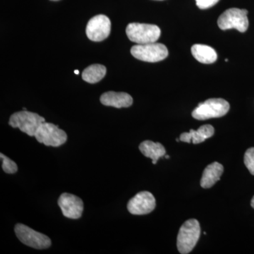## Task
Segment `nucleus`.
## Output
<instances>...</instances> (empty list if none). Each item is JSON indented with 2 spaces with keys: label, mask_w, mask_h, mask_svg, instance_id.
<instances>
[{
  "label": "nucleus",
  "mask_w": 254,
  "mask_h": 254,
  "mask_svg": "<svg viewBox=\"0 0 254 254\" xmlns=\"http://www.w3.org/2000/svg\"><path fill=\"white\" fill-rule=\"evenodd\" d=\"M131 55L137 60L147 63H158L168 56V50L161 43H148L132 47Z\"/></svg>",
  "instance_id": "obj_7"
},
{
  "label": "nucleus",
  "mask_w": 254,
  "mask_h": 254,
  "mask_svg": "<svg viewBox=\"0 0 254 254\" xmlns=\"http://www.w3.org/2000/svg\"><path fill=\"white\" fill-rule=\"evenodd\" d=\"M225 61L228 62V59H225Z\"/></svg>",
  "instance_id": "obj_27"
},
{
  "label": "nucleus",
  "mask_w": 254,
  "mask_h": 254,
  "mask_svg": "<svg viewBox=\"0 0 254 254\" xmlns=\"http://www.w3.org/2000/svg\"><path fill=\"white\" fill-rule=\"evenodd\" d=\"M215 129L213 127L210 125H203L197 130L190 129V132H185L180 135V139L182 142L193 144H198L203 143L205 140L210 138L214 135Z\"/></svg>",
  "instance_id": "obj_13"
},
{
  "label": "nucleus",
  "mask_w": 254,
  "mask_h": 254,
  "mask_svg": "<svg viewBox=\"0 0 254 254\" xmlns=\"http://www.w3.org/2000/svg\"><path fill=\"white\" fill-rule=\"evenodd\" d=\"M139 150L144 156L152 159L153 165H155L158 159L163 157L166 153V150L161 143L151 141L142 142L139 145Z\"/></svg>",
  "instance_id": "obj_16"
},
{
  "label": "nucleus",
  "mask_w": 254,
  "mask_h": 254,
  "mask_svg": "<svg viewBox=\"0 0 254 254\" xmlns=\"http://www.w3.org/2000/svg\"><path fill=\"white\" fill-rule=\"evenodd\" d=\"M230 104L222 98H210L200 103L192 112V117L197 120H205L225 116L230 110Z\"/></svg>",
  "instance_id": "obj_3"
},
{
  "label": "nucleus",
  "mask_w": 254,
  "mask_h": 254,
  "mask_svg": "<svg viewBox=\"0 0 254 254\" xmlns=\"http://www.w3.org/2000/svg\"><path fill=\"white\" fill-rule=\"evenodd\" d=\"M46 120L37 113L27 110L15 113L10 117L9 124L13 128H18L30 136H35L37 129Z\"/></svg>",
  "instance_id": "obj_4"
},
{
  "label": "nucleus",
  "mask_w": 254,
  "mask_h": 254,
  "mask_svg": "<svg viewBox=\"0 0 254 254\" xmlns=\"http://www.w3.org/2000/svg\"><path fill=\"white\" fill-rule=\"evenodd\" d=\"M106 67L101 64H92L85 68L82 73L83 81L89 83H98L105 77Z\"/></svg>",
  "instance_id": "obj_17"
},
{
  "label": "nucleus",
  "mask_w": 254,
  "mask_h": 254,
  "mask_svg": "<svg viewBox=\"0 0 254 254\" xmlns=\"http://www.w3.org/2000/svg\"><path fill=\"white\" fill-rule=\"evenodd\" d=\"M158 1H162V0H158Z\"/></svg>",
  "instance_id": "obj_28"
},
{
  "label": "nucleus",
  "mask_w": 254,
  "mask_h": 254,
  "mask_svg": "<svg viewBox=\"0 0 254 254\" xmlns=\"http://www.w3.org/2000/svg\"><path fill=\"white\" fill-rule=\"evenodd\" d=\"M23 110H26V108H23Z\"/></svg>",
  "instance_id": "obj_26"
},
{
  "label": "nucleus",
  "mask_w": 254,
  "mask_h": 254,
  "mask_svg": "<svg viewBox=\"0 0 254 254\" xmlns=\"http://www.w3.org/2000/svg\"><path fill=\"white\" fill-rule=\"evenodd\" d=\"M14 231L20 242L28 247L36 250H46L51 246V240L49 237L23 224L16 225Z\"/></svg>",
  "instance_id": "obj_8"
},
{
  "label": "nucleus",
  "mask_w": 254,
  "mask_h": 254,
  "mask_svg": "<svg viewBox=\"0 0 254 254\" xmlns=\"http://www.w3.org/2000/svg\"><path fill=\"white\" fill-rule=\"evenodd\" d=\"M111 31V22L105 15H97L90 19L86 26V35L92 41H104Z\"/></svg>",
  "instance_id": "obj_9"
},
{
  "label": "nucleus",
  "mask_w": 254,
  "mask_h": 254,
  "mask_svg": "<svg viewBox=\"0 0 254 254\" xmlns=\"http://www.w3.org/2000/svg\"><path fill=\"white\" fill-rule=\"evenodd\" d=\"M247 9L231 8L224 11L218 19L219 28L223 31L235 29L245 33L249 28V19Z\"/></svg>",
  "instance_id": "obj_5"
},
{
  "label": "nucleus",
  "mask_w": 254,
  "mask_h": 254,
  "mask_svg": "<svg viewBox=\"0 0 254 254\" xmlns=\"http://www.w3.org/2000/svg\"><path fill=\"white\" fill-rule=\"evenodd\" d=\"M51 1H59V0H51Z\"/></svg>",
  "instance_id": "obj_25"
},
{
  "label": "nucleus",
  "mask_w": 254,
  "mask_h": 254,
  "mask_svg": "<svg viewBox=\"0 0 254 254\" xmlns=\"http://www.w3.org/2000/svg\"><path fill=\"white\" fill-rule=\"evenodd\" d=\"M244 162L250 173L254 175V148H249L246 151Z\"/></svg>",
  "instance_id": "obj_19"
},
{
  "label": "nucleus",
  "mask_w": 254,
  "mask_h": 254,
  "mask_svg": "<svg viewBox=\"0 0 254 254\" xmlns=\"http://www.w3.org/2000/svg\"><path fill=\"white\" fill-rule=\"evenodd\" d=\"M156 206L155 197L149 191H141L137 193L128 201L127 209L133 215H146L151 213Z\"/></svg>",
  "instance_id": "obj_10"
},
{
  "label": "nucleus",
  "mask_w": 254,
  "mask_h": 254,
  "mask_svg": "<svg viewBox=\"0 0 254 254\" xmlns=\"http://www.w3.org/2000/svg\"><path fill=\"white\" fill-rule=\"evenodd\" d=\"M200 235L199 222L195 219H190L180 227L177 236V249L180 254L190 253L196 245Z\"/></svg>",
  "instance_id": "obj_1"
},
{
  "label": "nucleus",
  "mask_w": 254,
  "mask_h": 254,
  "mask_svg": "<svg viewBox=\"0 0 254 254\" xmlns=\"http://www.w3.org/2000/svg\"><path fill=\"white\" fill-rule=\"evenodd\" d=\"M223 172V166L218 162H214L208 165L202 175L200 186L203 189L211 188L220 180V177Z\"/></svg>",
  "instance_id": "obj_14"
},
{
  "label": "nucleus",
  "mask_w": 254,
  "mask_h": 254,
  "mask_svg": "<svg viewBox=\"0 0 254 254\" xmlns=\"http://www.w3.org/2000/svg\"><path fill=\"white\" fill-rule=\"evenodd\" d=\"M220 0H195L197 6L200 9H206L215 6Z\"/></svg>",
  "instance_id": "obj_20"
},
{
  "label": "nucleus",
  "mask_w": 254,
  "mask_h": 254,
  "mask_svg": "<svg viewBox=\"0 0 254 254\" xmlns=\"http://www.w3.org/2000/svg\"><path fill=\"white\" fill-rule=\"evenodd\" d=\"M37 141L47 146L59 147L67 141L66 132L54 124L42 123L35 134Z\"/></svg>",
  "instance_id": "obj_6"
},
{
  "label": "nucleus",
  "mask_w": 254,
  "mask_h": 254,
  "mask_svg": "<svg viewBox=\"0 0 254 254\" xmlns=\"http://www.w3.org/2000/svg\"><path fill=\"white\" fill-rule=\"evenodd\" d=\"M193 58L200 63L213 64L218 59L216 51L211 47L205 45L195 44L191 47Z\"/></svg>",
  "instance_id": "obj_15"
},
{
  "label": "nucleus",
  "mask_w": 254,
  "mask_h": 254,
  "mask_svg": "<svg viewBox=\"0 0 254 254\" xmlns=\"http://www.w3.org/2000/svg\"><path fill=\"white\" fill-rule=\"evenodd\" d=\"M251 205H252V208H254V196L252 200V203H251Z\"/></svg>",
  "instance_id": "obj_21"
},
{
  "label": "nucleus",
  "mask_w": 254,
  "mask_h": 254,
  "mask_svg": "<svg viewBox=\"0 0 254 254\" xmlns=\"http://www.w3.org/2000/svg\"><path fill=\"white\" fill-rule=\"evenodd\" d=\"M0 158L2 162V170L7 174H14L17 172L18 166L14 161L6 157L3 153H0Z\"/></svg>",
  "instance_id": "obj_18"
},
{
  "label": "nucleus",
  "mask_w": 254,
  "mask_h": 254,
  "mask_svg": "<svg viewBox=\"0 0 254 254\" xmlns=\"http://www.w3.org/2000/svg\"><path fill=\"white\" fill-rule=\"evenodd\" d=\"M176 141H180V139H178V138H177Z\"/></svg>",
  "instance_id": "obj_24"
},
{
  "label": "nucleus",
  "mask_w": 254,
  "mask_h": 254,
  "mask_svg": "<svg viewBox=\"0 0 254 254\" xmlns=\"http://www.w3.org/2000/svg\"><path fill=\"white\" fill-rule=\"evenodd\" d=\"M74 73L78 75V73H79V71H78V70H75Z\"/></svg>",
  "instance_id": "obj_22"
},
{
  "label": "nucleus",
  "mask_w": 254,
  "mask_h": 254,
  "mask_svg": "<svg viewBox=\"0 0 254 254\" xmlns=\"http://www.w3.org/2000/svg\"><path fill=\"white\" fill-rule=\"evenodd\" d=\"M165 158H167V159H169L170 158V156H169V155H165Z\"/></svg>",
  "instance_id": "obj_23"
},
{
  "label": "nucleus",
  "mask_w": 254,
  "mask_h": 254,
  "mask_svg": "<svg viewBox=\"0 0 254 254\" xmlns=\"http://www.w3.org/2000/svg\"><path fill=\"white\" fill-rule=\"evenodd\" d=\"M58 205L61 208L64 216L66 218H81L83 211V203L79 197L71 193H64L60 196Z\"/></svg>",
  "instance_id": "obj_11"
},
{
  "label": "nucleus",
  "mask_w": 254,
  "mask_h": 254,
  "mask_svg": "<svg viewBox=\"0 0 254 254\" xmlns=\"http://www.w3.org/2000/svg\"><path fill=\"white\" fill-rule=\"evenodd\" d=\"M126 33L128 39L138 45L155 43L161 34L156 25L131 23L127 26Z\"/></svg>",
  "instance_id": "obj_2"
},
{
  "label": "nucleus",
  "mask_w": 254,
  "mask_h": 254,
  "mask_svg": "<svg viewBox=\"0 0 254 254\" xmlns=\"http://www.w3.org/2000/svg\"><path fill=\"white\" fill-rule=\"evenodd\" d=\"M100 102L105 106L116 108H128L133 104V98L127 93L109 91L101 95Z\"/></svg>",
  "instance_id": "obj_12"
}]
</instances>
